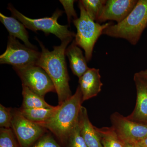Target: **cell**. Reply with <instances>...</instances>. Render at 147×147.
<instances>
[{"label":"cell","instance_id":"7a4b0ae2","mask_svg":"<svg viewBox=\"0 0 147 147\" xmlns=\"http://www.w3.org/2000/svg\"><path fill=\"white\" fill-rule=\"evenodd\" d=\"M83 102L82 91L79 86L74 94L59 105V109L51 118L38 124L51 131L64 147L78 121Z\"/></svg>","mask_w":147,"mask_h":147},{"label":"cell","instance_id":"9c48e42d","mask_svg":"<svg viewBox=\"0 0 147 147\" xmlns=\"http://www.w3.org/2000/svg\"><path fill=\"white\" fill-rule=\"evenodd\" d=\"M112 127L124 143L134 144L147 136V125L129 119L118 113L110 117Z\"/></svg>","mask_w":147,"mask_h":147},{"label":"cell","instance_id":"4fadbf2b","mask_svg":"<svg viewBox=\"0 0 147 147\" xmlns=\"http://www.w3.org/2000/svg\"><path fill=\"white\" fill-rule=\"evenodd\" d=\"M80 134L88 147H103L96 127L90 121L86 108L82 106L78 118Z\"/></svg>","mask_w":147,"mask_h":147},{"label":"cell","instance_id":"d6986e66","mask_svg":"<svg viewBox=\"0 0 147 147\" xmlns=\"http://www.w3.org/2000/svg\"><path fill=\"white\" fill-rule=\"evenodd\" d=\"M79 1L89 16L96 22L101 15L106 2V0H81Z\"/></svg>","mask_w":147,"mask_h":147},{"label":"cell","instance_id":"ac0fdd59","mask_svg":"<svg viewBox=\"0 0 147 147\" xmlns=\"http://www.w3.org/2000/svg\"><path fill=\"white\" fill-rule=\"evenodd\" d=\"M103 147H125L124 143L119 137L113 127H96Z\"/></svg>","mask_w":147,"mask_h":147},{"label":"cell","instance_id":"52a82bcc","mask_svg":"<svg viewBox=\"0 0 147 147\" xmlns=\"http://www.w3.org/2000/svg\"><path fill=\"white\" fill-rule=\"evenodd\" d=\"M20 77L22 85L26 86L40 97L44 98L50 92H56L53 81L42 67L36 65L21 68L13 67Z\"/></svg>","mask_w":147,"mask_h":147},{"label":"cell","instance_id":"ba28073f","mask_svg":"<svg viewBox=\"0 0 147 147\" xmlns=\"http://www.w3.org/2000/svg\"><path fill=\"white\" fill-rule=\"evenodd\" d=\"M11 128L21 147H30L48 132L47 129L33 122L21 114L19 108L12 109Z\"/></svg>","mask_w":147,"mask_h":147},{"label":"cell","instance_id":"5bb4252c","mask_svg":"<svg viewBox=\"0 0 147 147\" xmlns=\"http://www.w3.org/2000/svg\"><path fill=\"white\" fill-rule=\"evenodd\" d=\"M65 54L68 58L70 67L73 74L79 79L89 69L86 57H84L80 47L76 45L74 40L66 49Z\"/></svg>","mask_w":147,"mask_h":147},{"label":"cell","instance_id":"e0dca14e","mask_svg":"<svg viewBox=\"0 0 147 147\" xmlns=\"http://www.w3.org/2000/svg\"><path fill=\"white\" fill-rule=\"evenodd\" d=\"M23 101L21 108H51L53 106L49 105L45 101L44 98L31 90L28 87L22 85Z\"/></svg>","mask_w":147,"mask_h":147},{"label":"cell","instance_id":"603a6c76","mask_svg":"<svg viewBox=\"0 0 147 147\" xmlns=\"http://www.w3.org/2000/svg\"><path fill=\"white\" fill-rule=\"evenodd\" d=\"M30 147H62L50 133L46 132Z\"/></svg>","mask_w":147,"mask_h":147},{"label":"cell","instance_id":"277c9868","mask_svg":"<svg viewBox=\"0 0 147 147\" xmlns=\"http://www.w3.org/2000/svg\"><path fill=\"white\" fill-rule=\"evenodd\" d=\"M79 7L80 17L73 21L77 30L74 40L76 45L84 49L87 61H90L98 39L102 34L104 30L113 24L108 22L100 25L95 21L89 16L79 1Z\"/></svg>","mask_w":147,"mask_h":147},{"label":"cell","instance_id":"5b68a950","mask_svg":"<svg viewBox=\"0 0 147 147\" xmlns=\"http://www.w3.org/2000/svg\"><path fill=\"white\" fill-rule=\"evenodd\" d=\"M7 9L10 11L12 17L24 24L27 28L36 32L40 30L44 32L45 34H53L63 41L69 38L75 37V33L68 30L67 25H61L58 23V19L62 15L63 11L57 9L53 16L50 17L32 19L27 17L21 13L9 4Z\"/></svg>","mask_w":147,"mask_h":147},{"label":"cell","instance_id":"7c38bea8","mask_svg":"<svg viewBox=\"0 0 147 147\" xmlns=\"http://www.w3.org/2000/svg\"><path fill=\"white\" fill-rule=\"evenodd\" d=\"M99 69L90 68L79 79V87L82 94L83 101L95 97L101 91L102 83Z\"/></svg>","mask_w":147,"mask_h":147},{"label":"cell","instance_id":"3957f363","mask_svg":"<svg viewBox=\"0 0 147 147\" xmlns=\"http://www.w3.org/2000/svg\"><path fill=\"white\" fill-rule=\"evenodd\" d=\"M147 28V0H139L134 9L121 23L110 25L102 34L126 40L137 45Z\"/></svg>","mask_w":147,"mask_h":147},{"label":"cell","instance_id":"44dd1931","mask_svg":"<svg viewBox=\"0 0 147 147\" xmlns=\"http://www.w3.org/2000/svg\"><path fill=\"white\" fill-rule=\"evenodd\" d=\"M64 147H88L80 134L78 120L69 136Z\"/></svg>","mask_w":147,"mask_h":147},{"label":"cell","instance_id":"8fae6325","mask_svg":"<svg viewBox=\"0 0 147 147\" xmlns=\"http://www.w3.org/2000/svg\"><path fill=\"white\" fill-rule=\"evenodd\" d=\"M134 81L137 90V100L134 111L127 119L137 123L147 125V84L136 73Z\"/></svg>","mask_w":147,"mask_h":147},{"label":"cell","instance_id":"7402d4cb","mask_svg":"<svg viewBox=\"0 0 147 147\" xmlns=\"http://www.w3.org/2000/svg\"><path fill=\"white\" fill-rule=\"evenodd\" d=\"M12 108H6L0 104V127L10 128L12 119Z\"/></svg>","mask_w":147,"mask_h":147},{"label":"cell","instance_id":"8992f818","mask_svg":"<svg viewBox=\"0 0 147 147\" xmlns=\"http://www.w3.org/2000/svg\"><path fill=\"white\" fill-rule=\"evenodd\" d=\"M40 56L37 50L23 45L16 38L9 35L6 50L0 56V63L21 68L36 65Z\"/></svg>","mask_w":147,"mask_h":147},{"label":"cell","instance_id":"30bf717a","mask_svg":"<svg viewBox=\"0 0 147 147\" xmlns=\"http://www.w3.org/2000/svg\"><path fill=\"white\" fill-rule=\"evenodd\" d=\"M137 1V0L106 1L102 13L96 22L100 24L107 21H115L117 24L121 23L131 13Z\"/></svg>","mask_w":147,"mask_h":147},{"label":"cell","instance_id":"4316f807","mask_svg":"<svg viewBox=\"0 0 147 147\" xmlns=\"http://www.w3.org/2000/svg\"><path fill=\"white\" fill-rule=\"evenodd\" d=\"M125 147H137L134 144L131 143H124Z\"/></svg>","mask_w":147,"mask_h":147},{"label":"cell","instance_id":"484cf974","mask_svg":"<svg viewBox=\"0 0 147 147\" xmlns=\"http://www.w3.org/2000/svg\"><path fill=\"white\" fill-rule=\"evenodd\" d=\"M134 144L137 147H147V136Z\"/></svg>","mask_w":147,"mask_h":147},{"label":"cell","instance_id":"9a60e30c","mask_svg":"<svg viewBox=\"0 0 147 147\" xmlns=\"http://www.w3.org/2000/svg\"><path fill=\"white\" fill-rule=\"evenodd\" d=\"M0 21L7 30L9 35L21 39L29 48L37 50V48L29 41L28 33L26 27L20 21L13 17H9L0 13Z\"/></svg>","mask_w":147,"mask_h":147},{"label":"cell","instance_id":"cb8c5ba5","mask_svg":"<svg viewBox=\"0 0 147 147\" xmlns=\"http://www.w3.org/2000/svg\"><path fill=\"white\" fill-rule=\"evenodd\" d=\"M63 6L67 16L69 25L71 24V21L78 18L76 11L74 9V3L75 1L73 0H60L59 1Z\"/></svg>","mask_w":147,"mask_h":147},{"label":"cell","instance_id":"ffe728a7","mask_svg":"<svg viewBox=\"0 0 147 147\" xmlns=\"http://www.w3.org/2000/svg\"><path fill=\"white\" fill-rule=\"evenodd\" d=\"M0 147H21L12 129H0Z\"/></svg>","mask_w":147,"mask_h":147},{"label":"cell","instance_id":"d4e9b609","mask_svg":"<svg viewBox=\"0 0 147 147\" xmlns=\"http://www.w3.org/2000/svg\"><path fill=\"white\" fill-rule=\"evenodd\" d=\"M136 74L140 79L147 84V69L142 70Z\"/></svg>","mask_w":147,"mask_h":147},{"label":"cell","instance_id":"2e32d148","mask_svg":"<svg viewBox=\"0 0 147 147\" xmlns=\"http://www.w3.org/2000/svg\"><path fill=\"white\" fill-rule=\"evenodd\" d=\"M59 105L51 108H38L24 109L19 108L22 115L33 122L39 124L44 122L51 118L59 108Z\"/></svg>","mask_w":147,"mask_h":147},{"label":"cell","instance_id":"6da1fadb","mask_svg":"<svg viewBox=\"0 0 147 147\" xmlns=\"http://www.w3.org/2000/svg\"><path fill=\"white\" fill-rule=\"evenodd\" d=\"M72 39L62 41L60 45L54 46L52 51L36 39L41 47V52L36 65L43 69L53 81L57 94L59 105L72 95L69 84V77L65 58L66 49Z\"/></svg>","mask_w":147,"mask_h":147}]
</instances>
